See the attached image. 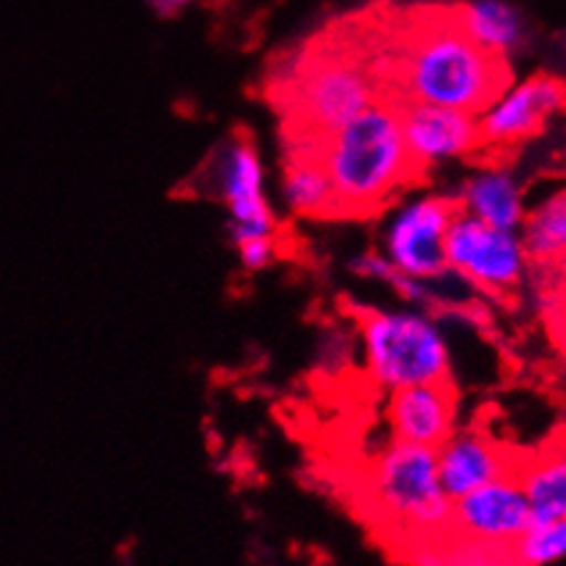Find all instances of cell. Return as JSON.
I'll list each match as a JSON object with an SVG mask.
<instances>
[{
    "mask_svg": "<svg viewBox=\"0 0 566 566\" xmlns=\"http://www.w3.org/2000/svg\"><path fill=\"white\" fill-rule=\"evenodd\" d=\"M515 476L523 484L534 523L566 517V447L520 458Z\"/></svg>",
    "mask_w": 566,
    "mask_h": 566,
    "instance_id": "cell-17",
    "label": "cell"
},
{
    "mask_svg": "<svg viewBox=\"0 0 566 566\" xmlns=\"http://www.w3.org/2000/svg\"><path fill=\"white\" fill-rule=\"evenodd\" d=\"M531 523L534 515L523 484L515 473H506L452 501L447 534L458 539L484 542V545L512 547Z\"/></svg>",
    "mask_w": 566,
    "mask_h": 566,
    "instance_id": "cell-10",
    "label": "cell"
},
{
    "mask_svg": "<svg viewBox=\"0 0 566 566\" xmlns=\"http://www.w3.org/2000/svg\"><path fill=\"white\" fill-rule=\"evenodd\" d=\"M447 260L460 282L490 296L515 291L528 269L517 230L490 228L460 211L447 235Z\"/></svg>",
    "mask_w": 566,
    "mask_h": 566,
    "instance_id": "cell-8",
    "label": "cell"
},
{
    "mask_svg": "<svg viewBox=\"0 0 566 566\" xmlns=\"http://www.w3.org/2000/svg\"><path fill=\"white\" fill-rule=\"evenodd\" d=\"M566 113V83L551 74H534L510 83L488 107L479 113L482 148L510 151L531 140L547 126V120Z\"/></svg>",
    "mask_w": 566,
    "mask_h": 566,
    "instance_id": "cell-9",
    "label": "cell"
},
{
    "mask_svg": "<svg viewBox=\"0 0 566 566\" xmlns=\"http://www.w3.org/2000/svg\"><path fill=\"white\" fill-rule=\"evenodd\" d=\"M192 3H198V0H146V6L156 17H176Z\"/></svg>",
    "mask_w": 566,
    "mask_h": 566,
    "instance_id": "cell-20",
    "label": "cell"
},
{
    "mask_svg": "<svg viewBox=\"0 0 566 566\" xmlns=\"http://www.w3.org/2000/svg\"><path fill=\"white\" fill-rule=\"evenodd\" d=\"M454 206L465 217L479 219L490 228L517 230L525 217V195L517 178L504 167H482L463 178L458 192L452 195Z\"/></svg>",
    "mask_w": 566,
    "mask_h": 566,
    "instance_id": "cell-14",
    "label": "cell"
},
{
    "mask_svg": "<svg viewBox=\"0 0 566 566\" xmlns=\"http://www.w3.org/2000/svg\"><path fill=\"white\" fill-rule=\"evenodd\" d=\"M566 558V517L531 523L528 531L512 545L515 566H547Z\"/></svg>",
    "mask_w": 566,
    "mask_h": 566,
    "instance_id": "cell-19",
    "label": "cell"
},
{
    "mask_svg": "<svg viewBox=\"0 0 566 566\" xmlns=\"http://www.w3.org/2000/svg\"><path fill=\"white\" fill-rule=\"evenodd\" d=\"M397 113H400L408 154L421 176L443 161L465 159V156L482 151L479 115L416 102H400Z\"/></svg>",
    "mask_w": 566,
    "mask_h": 566,
    "instance_id": "cell-11",
    "label": "cell"
},
{
    "mask_svg": "<svg viewBox=\"0 0 566 566\" xmlns=\"http://www.w3.org/2000/svg\"><path fill=\"white\" fill-rule=\"evenodd\" d=\"M517 235L528 263H566V187L542 198L534 208H525Z\"/></svg>",
    "mask_w": 566,
    "mask_h": 566,
    "instance_id": "cell-18",
    "label": "cell"
},
{
    "mask_svg": "<svg viewBox=\"0 0 566 566\" xmlns=\"http://www.w3.org/2000/svg\"><path fill=\"white\" fill-rule=\"evenodd\" d=\"M364 367L389 391L452 380V354L441 326L421 310H359Z\"/></svg>",
    "mask_w": 566,
    "mask_h": 566,
    "instance_id": "cell-4",
    "label": "cell"
},
{
    "mask_svg": "<svg viewBox=\"0 0 566 566\" xmlns=\"http://www.w3.org/2000/svg\"><path fill=\"white\" fill-rule=\"evenodd\" d=\"M458 206L447 195H416L389 213L380 235V255L397 271L421 282L447 280V235Z\"/></svg>",
    "mask_w": 566,
    "mask_h": 566,
    "instance_id": "cell-7",
    "label": "cell"
},
{
    "mask_svg": "<svg viewBox=\"0 0 566 566\" xmlns=\"http://www.w3.org/2000/svg\"><path fill=\"white\" fill-rule=\"evenodd\" d=\"M339 217H369L424 178L408 154L397 104L378 99L317 143Z\"/></svg>",
    "mask_w": 566,
    "mask_h": 566,
    "instance_id": "cell-2",
    "label": "cell"
},
{
    "mask_svg": "<svg viewBox=\"0 0 566 566\" xmlns=\"http://www.w3.org/2000/svg\"><path fill=\"white\" fill-rule=\"evenodd\" d=\"M562 337H564V343H566V312H564V317H562Z\"/></svg>",
    "mask_w": 566,
    "mask_h": 566,
    "instance_id": "cell-21",
    "label": "cell"
},
{
    "mask_svg": "<svg viewBox=\"0 0 566 566\" xmlns=\"http://www.w3.org/2000/svg\"><path fill=\"white\" fill-rule=\"evenodd\" d=\"M384 74L397 88L389 102L436 104L473 115L512 83L510 61L473 44L454 20L452 6L421 14Z\"/></svg>",
    "mask_w": 566,
    "mask_h": 566,
    "instance_id": "cell-1",
    "label": "cell"
},
{
    "mask_svg": "<svg viewBox=\"0 0 566 566\" xmlns=\"http://www.w3.org/2000/svg\"><path fill=\"white\" fill-rule=\"evenodd\" d=\"M438 454V479L449 501H458L471 490L493 482V479L515 473L520 458L495 443L493 438L479 430H454Z\"/></svg>",
    "mask_w": 566,
    "mask_h": 566,
    "instance_id": "cell-13",
    "label": "cell"
},
{
    "mask_svg": "<svg viewBox=\"0 0 566 566\" xmlns=\"http://www.w3.org/2000/svg\"><path fill=\"white\" fill-rule=\"evenodd\" d=\"M206 181L228 211L233 250L250 241L276 239V213L265 189L263 156L250 137L235 135L224 140L208 161Z\"/></svg>",
    "mask_w": 566,
    "mask_h": 566,
    "instance_id": "cell-6",
    "label": "cell"
},
{
    "mask_svg": "<svg viewBox=\"0 0 566 566\" xmlns=\"http://www.w3.org/2000/svg\"><path fill=\"white\" fill-rule=\"evenodd\" d=\"M452 14L465 36L495 57L512 61L528 44V22L510 0H465Z\"/></svg>",
    "mask_w": 566,
    "mask_h": 566,
    "instance_id": "cell-16",
    "label": "cell"
},
{
    "mask_svg": "<svg viewBox=\"0 0 566 566\" xmlns=\"http://www.w3.org/2000/svg\"><path fill=\"white\" fill-rule=\"evenodd\" d=\"M280 195L282 203L298 217H339L337 195H334L332 178H328L321 154H317V143L291 140V151H287L285 165H282Z\"/></svg>",
    "mask_w": 566,
    "mask_h": 566,
    "instance_id": "cell-15",
    "label": "cell"
},
{
    "mask_svg": "<svg viewBox=\"0 0 566 566\" xmlns=\"http://www.w3.org/2000/svg\"><path fill=\"white\" fill-rule=\"evenodd\" d=\"M386 421L391 441L438 449L458 430V391L452 380L389 391Z\"/></svg>",
    "mask_w": 566,
    "mask_h": 566,
    "instance_id": "cell-12",
    "label": "cell"
},
{
    "mask_svg": "<svg viewBox=\"0 0 566 566\" xmlns=\"http://www.w3.org/2000/svg\"><path fill=\"white\" fill-rule=\"evenodd\" d=\"M364 493L380 528L408 556L447 534L452 501L438 479L436 449L391 441L369 465Z\"/></svg>",
    "mask_w": 566,
    "mask_h": 566,
    "instance_id": "cell-3",
    "label": "cell"
},
{
    "mask_svg": "<svg viewBox=\"0 0 566 566\" xmlns=\"http://www.w3.org/2000/svg\"><path fill=\"white\" fill-rule=\"evenodd\" d=\"M375 66L345 52H321L310 57L291 85L293 135L287 140L321 143L343 124L380 99Z\"/></svg>",
    "mask_w": 566,
    "mask_h": 566,
    "instance_id": "cell-5",
    "label": "cell"
}]
</instances>
